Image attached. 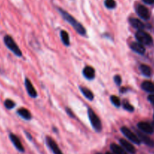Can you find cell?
Instances as JSON below:
<instances>
[{"label":"cell","instance_id":"cell-16","mask_svg":"<svg viewBox=\"0 0 154 154\" xmlns=\"http://www.w3.org/2000/svg\"><path fill=\"white\" fill-rule=\"evenodd\" d=\"M110 149L114 154H127L126 151L123 149V147L116 143H111Z\"/></svg>","mask_w":154,"mask_h":154},{"label":"cell","instance_id":"cell-20","mask_svg":"<svg viewBox=\"0 0 154 154\" xmlns=\"http://www.w3.org/2000/svg\"><path fill=\"white\" fill-rule=\"evenodd\" d=\"M60 37H61L63 43L66 46H69V45H70V41H69V37L68 32L65 30H62L60 32Z\"/></svg>","mask_w":154,"mask_h":154},{"label":"cell","instance_id":"cell-11","mask_svg":"<svg viewBox=\"0 0 154 154\" xmlns=\"http://www.w3.org/2000/svg\"><path fill=\"white\" fill-rule=\"evenodd\" d=\"M25 86H26V91L29 95L32 97H35L37 96V92L35 91V88L33 87L32 84L31 83L30 80L29 79H25Z\"/></svg>","mask_w":154,"mask_h":154},{"label":"cell","instance_id":"cell-4","mask_svg":"<svg viewBox=\"0 0 154 154\" xmlns=\"http://www.w3.org/2000/svg\"><path fill=\"white\" fill-rule=\"evenodd\" d=\"M135 38L142 45H149L152 43V38L149 34L143 30H138L135 33Z\"/></svg>","mask_w":154,"mask_h":154},{"label":"cell","instance_id":"cell-30","mask_svg":"<svg viewBox=\"0 0 154 154\" xmlns=\"http://www.w3.org/2000/svg\"><path fill=\"white\" fill-rule=\"evenodd\" d=\"M127 91V90H126V88H121V90H120V91L122 93L125 92V91Z\"/></svg>","mask_w":154,"mask_h":154},{"label":"cell","instance_id":"cell-22","mask_svg":"<svg viewBox=\"0 0 154 154\" xmlns=\"http://www.w3.org/2000/svg\"><path fill=\"white\" fill-rule=\"evenodd\" d=\"M104 5L109 9H113L116 6V2L115 0H105Z\"/></svg>","mask_w":154,"mask_h":154},{"label":"cell","instance_id":"cell-34","mask_svg":"<svg viewBox=\"0 0 154 154\" xmlns=\"http://www.w3.org/2000/svg\"><path fill=\"white\" fill-rule=\"evenodd\" d=\"M153 117H154V116H153Z\"/></svg>","mask_w":154,"mask_h":154},{"label":"cell","instance_id":"cell-31","mask_svg":"<svg viewBox=\"0 0 154 154\" xmlns=\"http://www.w3.org/2000/svg\"><path fill=\"white\" fill-rule=\"evenodd\" d=\"M106 154H112V153H111V152H106Z\"/></svg>","mask_w":154,"mask_h":154},{"label":"cell","instance_id":"cell-6","mask_svg":"<svg viewBox=\"0 0 154 154\" xmlns=\"http://www.w3.org/2000/svg\"><path fill=\"white\" fill-rule=\"evenodd\" d=\"M136 11L137 14H138L139 17H141L143 20H149L150 17V14L147 8L142 5H138L136 8Z\"/></svg>","mask_w":154,"mask_h":154},{"label":"cell","instance_id":"cell-19","mask_svg":"<svg viewBox=\"0 0 154 154\" xmlns=\"http://www.w3.org/2000/svg\"><path fill=\"white\" fill-rule=\"evenodd\" d=\"M80 91L87 99H88L89 100H93V99H94V94H93V92L91 90L85 88V87H80Z\"/></svg>","mask_w":154,"mask_h":154},{"label":"cell","instance_id":"cell-23","mask_svg":"<svg viewBox=\"0 0 154 154\" xmlns=\"http://www.w3.org/2000/svg\"><path fill=\"white\" fill-rule=\"evenodd\" d=\"M110 100L111 102H112V104H113L115 106H116V107H119V106L121 105L120 99H119V97H118L117 96L112 95L110 97Z\"/></svg>","mask_w":154,"mask_h":154},{"label":"cell","instance_id":"cell-27","mask_svg":"<svg viewBox=\"0 0 154 154\" xmlns=\"http://www.w3.org/2000/svg\"><path fill=\"white\" fill-rule=\"evenodd\" d=\"M66 112H67L68 115H69V116H71V117H72V118L75 117V116H74V114H73V112H72V111L71 110V109H69V108H66Z\"/></svg>","mask_w":154,"mask_h":154},{"label":"cell","instance_id":"cell-2","mask_svg":"<svg viewBox=\"0 0 154 154\" xmlns=\"http://www.w3.org/2000/svg\"><path fill=\"white\" fill-rule=\"evenodd\" d=\"M4 42H5V45L8 47V49L11 50L15 55L18 56V57H21V51L19 48V47L17 46V44L15 43V42H14V39L12 38V37L8 35H6L4 37Z\"/></svg>","mask_w":154,"mask_h":154},{"label":"cell","instance_id":"cell-5","mask_svg":"<svg viewBox=\"0 0 154 154\" xmlns=\"http://www.w3.org/2000/svg\"><path fill=\"white\" fill-rule=\"evenodd\" d=\"M121 131H122V134L128 139V140H131L133 143H136V144H140V140L139 139V137H137V135H136L133 131H131L129 128H128L125 126H122L121 128Z\"/></svg>","mask_w":154,"mask_h":154},{"label":"cell","instance_id":"cell-1","mask_svg":"<svg viewBox=\"0 0 154 154\" xmlns=\"http://www.w3.org/2000/svg\"><path fill=\"white\" fill-rule=\"evenodd\" d=\"M57 9H58V11L62 15L63 18L65 20H66L69 24L72 25L78 33L80 34L81 35H85V34H86V30H85V27H84L79 21H77L71 14H69L67 11L62 9V8H58Z\"/></svg>","mask_w":154,"mask_h":154},{"label":"cell","instance_id":"cell-17","mask_svg":"<svg viewBox=\"0 0 154 154\" xmlns=\"http://www.w3.org/2000/svg\"><path fill=\"white\" fill-rule=\"evenodd\" d=\"M129 22L133 27L136 28L138 30H143L144 29V24L140 20H138V19L131 18L129 20Z\"/></svg>","mask_w":154,"mask_h":154},{"label":"cell","instance_id":"cell-15","mask_svg":"<svg viewBox=\"0 0 154 154\" xmlns=\"http://www.w3.org/2000/svg\"><path fill=\"white\" fill-rule=\"evenodd\" d=\"M17 114L24 119H26V120H29L31 119V117H32L30 112L28 109H26V108L23 107L17 109Z\"/></svg>","mask_w":154,"mask_h":154},{"label":"cell","instance_id":"cell-9","mask_svg":"<svg viewBox=\"0 0 154 154\" xmlns=\"http://www.w3.org/2000/svg\"><path fill=\"white\" fill-rule=\"evenodd\" d=\"M137 127H138V128L140 131L144 133H147V134H152V133H153V127L150 124L148 123V122H140L137 124Z\"/></svg>","mask_w":154,"mask_h":154},{"label":"cell","instance_id":"cell-26","mask_svg":"<svg viewBox=\"0 0 154 154\" xmlns=\"http://www.w3.org/2000/svg\"><path fill=\"white\" fill-rule=\"evenodd\" d=\"M114 82L117 85H120L122 83V78H121L120 75H116L114 76Z\"/></svg>","mask_w":154,"mask_h":154},{"label":"cell","instance_id":"cell-3","mask_svg":"<svg viewBox=\"0 0 154 154\" xmlns=\"http://www.w3.org/2000/svg\"><path fill=\"white\" fill-rule=\"evenodd\" d=\"M88 118H89L90 122H91V125H92L93 128L97 131H100L102 130V125L101 122H100V119L97 116V114L94 112L92 109L88 108Z\"/></svg>","mask_w":154,"mask_h":154},{"label":"cell","instance_id":"cell-29","mask_svg":"<svg viewBox=\"0 0 154 154\" xmlns=\"http://www.w3.org/2000/svg\"><path fill=\"white\" fill-rule=\"evenodd\" d=\"M143 2H145L146 4L152 5V4L154 3V0H143Z\"/></svg>","mask_w":154,"mask_h":154},{"label":"cell","instance_id":"cell-13","mask_svg":"<svg viewBox=\"0 0 154 154\" xmlns=\"http://www.w3.org/2000/svg\"><path fill=\"white\" fill-rule=\"evenodd\" d=\"M131 48L139 54H143L145 53V48L140 42H132L131 44Z\"/></svg>","mask_w":154,"mask_h":154},{"label":"cell","instance_id":"cell-21","mask_svg":"<svg viewBox=\"0 0 154 154\" xmlns=\"http://www.w3.org/2000/svg\"><path fill=\"white\" fill-rule=\"evenodd\" d=\"M140 69L141 71L142 74L145 76H150L151 75V69L149 66L146 64H141L140 66Z\"/></svg>","mask_w":154,"mask_h":154},{"label":"cell","instance_id":"cell-18","mask_svg":"<svg viewBox=\"0 0 154 154\" xmlns=\"http://www.w3.org/2000/svg\"><path fill=\"white\" fill-rule=\"evenodd\" d=\"M141 88L142 89L147 91V92L154 94V84L149 82V81H145V82H143L141 85Z\"/></svg>","mask_w":154,"mask_h":154},{"label":"cell","instance_id":"cell-10","mask_svg":"<svg viewBox=\"0 0 154 154\" xmlns=\"http://www.w3.org/2000/svg\"><path fill=\"white\" fill-rule=\"evenodd\" d=\"M82 74L87 79H93L95 76V70L92 66H86L83 69Z\"/></svg>","mask_w":154,"mask_h":154},{"label":"cell","instance_id":"cell-25","mask_svg":"<svg viewBox=\"0 0 154 154\" xmlns=\"http://www.w3.org/2000/svg\"><path fill=\"white\" fill-rule=\"evenodd\" d=\"M123 108L125 109H126L128 112H133L134 111V107L131 104H130L128 101H124L123 102Z\"/></svg>","mask_w":154,"mask_h":154},{"label":"cell","instance_id":"cell-28","mask_svg":"<svg viewBox=\"0 0 154 154\" xmlns=\"http://www.w3.org/2000/svg\"><path fill=\"white\" fill-rule=\"evenodd\" d=\"M148 100L151 103L154 105V94H151V95L148 96Z\"/></svg>","mask_w":154,"mask_h":154},{"label":"cell","instance_id":"cell-14","mask_svg":"<svg viewBox=\"0 0 154 154\" xmlns=\"http://www.w3.org/2000/svg\"><path fill=\"white\" fill-rule=\"evenodd\" d=\"M137 137H139L140 141H143L145 144L148 145V146H152L154 145V142L152 141L149 137H147L146 135L143 134V133H141L140 131H137Z\"/></svg>","mask_w":154,"mask_h":154},{"label":"cell","instance_id":"cell-12","mask_svg":"<svg viewBox=\"0 0 154 154\" xmlns=\"http://www.w3.org/2000/svg\"><path fill=\"white\" fill-rule=\"evenodd\" d=\"M10 139H11V142L14 145V146L17 148V149H18L20 152H24V148H23L20 139L17 136L14 135V134H10Z\"/></svg>","mask_w":154,"mask_h":154},{"label":"cell","instance_id":"cell-32","mask_svg":"<svg viewBox=\"0 0 154 154\" xmlns=\"http://www.w3.org/2000/svg\"><path fill=\"white\" fill-rule=\"evenodd\" d=\"M96 154H101V153H100V152H97V153H96Z\"/></svg>","mask_w":154,"mask_h":154},{"label":"cell","instance_id":"cell-8","mask_svg":"<svg viewBox=\"0 0 154 154\" xmlns=\"http://www.w3.org/2000/svg\"><path fill=\"white\" fill-rule=\"evenodd\" d=\"M119 143H120L121 146L123 147V149H125L127 152H130L131 154H134L136 152V149L131 143H129L128 141H127L125 139H120L119 140Z\"/></svg>","mask_w":154,"mask_h":154},{"label":"cell","instance_id":"cell-33","mask_svg":"<svg viewBox=\"0 0 154 154\" xmlns=\"http://www.w3.org/2000/svg\"><path fill=\"white\" fill-rule=\"evenodd\" d=\"M152 125H153V126H154V122H153V123H152Z\"/></svg>","mask_w":154,"mask_h":154},{"label":"cell","instance_id":"cell-7","mask_svg":"<svg viewBox=\"0 0 154 154\" xmlns=\"http://www.w3.org/2000/svg\"><path fill=\"white\" fill-rule=\"evenodd\" d=\"M46 142L48 146H49L50 149H51V151L53 152L54 154H63L62 151L60 150V149L59 148V146H57V143L51 138V137L48 136L46 137Z\"/></svg>","mask_w":154,"mask_h":154},{"label":"cell","instance_id":"cell-24","mask_svg":"<svg viewBox=\"0 0 154 154\" xmlns=\"http://www.w3.org/2000/svg\"><path fill=\"white\" fill-rule=\"evenodd\" d=\"M5 107L7 108V109H12V108L14 107V106H15V103H14L13 100H10V99H7V100H5Z\"/></svg>","mask_w":154,"mask_h":154}]
</instances>
